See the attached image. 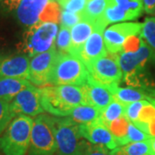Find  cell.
I'll return each mask as SVG.
<instances>
[{"label":"cell","instance_id":"obj_9","mask_svg":"<svg viewBox=\"0 0 155 155\" xmlns=\"http://www.w3.org/2000/svg\"><path fill=\"white\" fill-rule=\"evenodd\" d=\"M11 109L15 116H36L42 114L44 110L41 103L40 88L32 84L23 89L11 102Z\"/></svg>","mask_w":155,"mask_h":155},{"label":"cell","instance_id":"obj_33","mask_svg":"<svg viewBox=\"0 0 155 155\" xmlns=\"http://www.w3.org/2000/svg\"><path fill=\"white\" fill-rule=\"evenodd\" d=\"M152 138L149 134L141 130L137 127L134 123L129 122L128 128H127V140L128 142H139V141H145L148 140Z\"/></svg>","mask_w":155,"mask_h":155},{"label":"cell","instance_id":"obj_42","mask_svg":"<svg viewBox=\"0 0 155 155\" xmlns=\"http://www.w3.org/2000/svg\"><path fill=\"white\" fill-rule=\"evenodd\" d=\"M3 1H4V0H0V3H1V2H3Z\"/></svg>","mask_w":155,"mask_h":155},{"label":"cell","instance_id":"obj_38","mask_svg":"<svg viewBox=\"0 0 155 155\" xmlns=\"http://www.w3.org/2000/svg\"><path fill=\"white\" fill-rule=\"evenodd\" d=\"M21 1L22 0H4L3 2L5 5L6 8L10 10H14V9H17Z\"/></svg>","mask_w":155,"mask_h":155},{"label":"cell","instance_id":"obj_25","mask_svg":"<svg viewBox=\"0 0 155 155\" xmlns=\"http://www.w3.org/2000/svg\"><path fill=\"white\" fill-rule=\"evenodd\" d=\"M126 105L127 104H123L114 97L113 101L102 111L100 120L106 125L122 116H125Z\"/></svg>","mask_w":155,"mask_h":155},{"label":"cell","instance_id":"obj_39","mask_svg":"<svg viewBox=\"0 0 155 155\" xmlns=\"http://www.w3.org/2000/svg\"><path fill=\"white\" fill-rule=\"evenodd\" d=\"M147 133L152 138H155V120L147 124Z\"/></svg>","mask_w":155,"mask_h":155},{"label":"cell","instance_id":"obj_40","mask_svg":"<svg viewBox=\"0 0 155 155\" xmlns=\"http://www.w3.org/2000/svg\"><path fill=\"white\" fill-rule=\"evenodd\" d=\"M148 142H149L150 147H151L152 155H155V138H151L150 140H148Z\"/></svg>","mask_w":155,"mask_h":155},{"label":"cell","instance_id":"obj_8","mask_svg":"<svg viewBox=\"0 0 155 155\" xmlns=\"http://www.w3.org/2000/svg\"><path fill=\"white\" fill-rule=\"evenodd\" d=\"M58 54L59 51L54 48L48 52L30 58L28 81L34 84V85L41 87L49 84L50 75Z\"/></svg>","mask_w":155,"mask_h":155},{"label":"cell","instance_id":"obj_6","mask_svg":"<svg viewBox=\"0 0 155 155\" xmlns=\"http://www.w3.org/2000/svg\"><path fill=\"white\" fill-rule=\"evenodd\" d=\"M87 69L94 81L107 88L111 84H120L123 76L118 61V54L107 53L105 56L91 64Z\"/></svg>","mask_w":155,"mask_h":155},{"label":"cell","instance_id":"obj_10","mask_svg":"<svg viewBox=\"0 0 155 155\" xmlns=\"http://www.w3.org/2000/svg\"><path fill=\"white\" fill-rule=\"evenodd\" d=\"M142 23L122 22L116 23L104 31V41L108 53L119 54L122 52V45L129 36L141 32Z\"/></svg>","mask_w":155,"mask_h":155},{"label":"cell","instance_id":"obj_26","mask_svg":"<svg viewBox=\"0 0 155 155\" xmlns=\"http://www.w3.org/2000/svg\"><path fill=\"white\" fill-rule=\"evenodd\" d=\"M61 6L56 0H49L40 16L41 22L59 23L61 20Z\"/></svg>","mask_w":155,"mask_h":155},{"label":"cell","instance_id":"obj_11","mask_svg":"<svg viewBox=\"0 0 155 155\" xmlns=\"http://www.w3.org/2000/svg\"><path fill=\"white\" fill-rule=\"evenodd\" d=\"M79 133L91 144L104 147L107 149L114 150L118 147L110 129L100 120L84 125H78Z\"/></svg>","mask_w":155,"mask_h":155},{"label":"cell","instance_id":"obj_5","mask_svg":"<svg viewBox=\"0 0 155 155\" xmlns=\"http://www.w3.org/2000/svg\"><path fill=\"white\" fill-rule=\"evenodd\" d=\"M56 153L54 116L39 115L34 119L28 155H54Z\"/></svg>","mask_w":155,"mask_h":155},{"label":"cell","instance_id":"obj_18","mask_svg":"<svg viewBox=\"0 0 155 155\" xmlns=\"http://www.w3.org/2000/svg\"><path fill=\"white\" fill-rule=\"evenodd\" d=\"M95 29V23L81 18L80 22L71 28V46L68 54L78 56L84 45Z\"/></svg>","mask_w":155,"mask_h":155},{"label":"cell","instance_id":"obj_13","mask_svg":"<svg viewBox=\"0 0 155 155\" xmlns=\"http://www.w3.org/2000/svg\"><path fill=\"white\" fill-rule=\"evenodd\" d=\"M105 28L95 23V29L91 35L89 37L84 45L78 57L83 61L85 67H88L94 61L98 60L107 54L104 41V31Z\"/></svg>","mask_w":155,"mask_h":155},{"label":"cell","instance_id":"obj_32","mask_svg":"<svg viewBox=\"0 0 155 155\" xmlns=\"http://www.w3.org/2000/svg\"><path fill=\"white\" fill-rule=\"evenodd\" d=\"M64 11L80 14L85 8L88 0H56Z\"/></svg>","mask_w":155,"mask_h":155},{"label":"cell","instance_id":"obj_14","mask_svg":"<svg viewBox=\"0 0 155 155\" xmlns=\"http://www.w3.org/2000/svg\"><path fill=\"white\" fill-rule=\"evenodd\" d=\"M49 0H22L16 9V17L22 26L29 28L40 22V16Z\"/></svg>","mask_w":155,"mask_h":155},{"label":"cell","instance_id":"obj_23","mask_svg":"<svg viewBox=\"0 0 155 155\" xmlns=\"http://www.w3.org/2000/svg\"><path fill=\"white\" fill-rule=\"evenodd\" d=\"M128 124H129V121L125 116H122L115 121L106 124V126L113 134L118 147L129 143L127 140Z\"/></svg>","mask_w":155,"mask_h":155},{"label":"cell","instance_id":"obj_35","mask_svg":"<svg viewBox=\"0 0 155 155\" xmlns=\"http://www.w3.org/2000/svg\"><path fill=\"white\" fill-rule=\"evenodd\" d=\"M80 20H81L80 14L72 13V12H69L64 10L61 11V24L62 27L72 28L78 22H80Z\"/></svg>","mask_w":155,"mask_h":155},{"label":"cell","instance_id":"obj_28","mask_svg":"<svg viewBox=\"0 0 155 155\" xmlns=\"http://www.w3.org/2000/svg\"><path fill=\"white\" fill-rule=\"evenodd\" d=\"M70 46H71V29L61 26L56 38V49L62 54H68Z\"/></svg>","mask_w":155,"mask_h":155},{"label":"cell","instance_id":"obj_21","mask_svg":"<svg viewBox=\"0 0 155 155\" xmlns=\"http://www.w3.org/2000/svg\"><path fill=\"white\" fill-rule=\"evenodd\" d=\"M101 113L102 112L94 106L79 105L72 109L68 117L78 125H84L98 120Z\"/></svg>","mask_w":155,"mask_h":155},{"label":"cell","instance_id":"obj_3","mask_svg":"<svg viewBox=\"0 0 155 155\" xmlns=\"http://www.w3.org/2000/svg\"><path fill=\"white\" fill-rule=\"evenodd\" d=\"M88 76V69L79 57L59 52L50 75L49 84L81 86L86 83Z\"/></svg>","mask_w":155,"mask_h":155},{"label":"cell","instance_id":"obj_4","mask_svg":"<svg viewBox=\"0 0 155 155\" xmlns=\"http://www.w3.org/2000/svg\"><path fill=\"white\" fill-rule=\"evenodd\" d=\"M54 133L57 155H84L89 143L71 118L54 116Z\"/></svg>","mask_w":155,"mask_h":155},{"label":"cell","instance_id":"obj_16","mask_svg":"<svg viewBox=\"0 0 155 155\" xmlns=\"http://www.w3.org/2000/svg\"><path fill=\"white\" fill-rule=\"evenodd\" d=\"M56 92L62 104L70 112L72 109L79 105H89L85 91L83 86L63 84L55 85Z\"/></svg>","mask_w":155,"mask_h":155},{"label":"cell","instance_id":"obj_34","mask_svg":"<svg viewBox=\"0 0 155 155\" xmlns=\"http://www.w3.org/2000/svg\"><path fill=\"white\" fill-rule=\"evenodd\" d=\"M143 39L140 34L131 35L125 41L122 45V52L123 53H135L137 52L142 43Z\"/></svg>","mask_w":155,"mask_h":155},{"label":"cell","instance_id":"obj_36","mask_svg":"<svg viewBox=\"0 0 155 155\" xmlns=\"http://www.w3.org/2000/svg\"><path fill=\"white\" fill-rule=\"evenodd\" d=\"M84 155H111V153L104 147L98 145L88 144Z\"/></svg>","mask_w":155,"mask_h":155},{"label":"cell","instance_id":"obj_2","mask_svg":"<svg viewBox=\"0 0 155 155\" xmlns=\"http://www.w3.org/2000/svg\"><path fill=\"white\" fill-rule=\"evenodd\" d=\"M59 27L53 22H39L35 25L27 28L22 35L19 44L20 52L32 58L55 48V41Z\"/></svg>","mask_w":155,"mask_h":155},{"label":"cell","instance_id":"obj_15","mask_svg":"<svg viewBox=\"0 0 155 155\" xmlns=\"http://www.w3.org/2000/svg\"><path fill=\"white\" fill-rule=\"evenodd\" d=\"M85 91L89 105L94 106L101 112L114 99L110 91L104 85L94 81L89 74L86 83L82 85Z\"/></svg>","mask_w":155,"mask_h":155},{"label":"cell","instance_id":"obj_27","mask_svg":"<svg viewBox=\"0 0 155 155\" xmlns=\"http://www.w3.org/2000/svg\"><path fill=\"white\" fill-rule=\"evenodd\" d=\"M140 35L155 53V17H147L145 19L144 23H142Z\"/></svg>","mask_w":155,"mask_h":155},{"label":"cell","instance_id":"obj_20","mask_svg":"<svg viewBox=\"0 0 155 155\" xmlns=\"http://www.w3.org/2000/svg\"><path fill=\"white\" fill-rule=\"evenodd\" d=\"M32 84L25 78H0V99L11 103L19 92Z\"/></svg>","mask_w":155,"mask_h":155},{"label":"cell","instance_id":"obj_41","mask_svg":"<svg viewBox=\"0 0 155 155\" xmlns=\"http://www.w3.org/2000/svg\"><path fill=\"white\" fill-rule=\"evenodd\" d=\"M0 155H4V154H3V153H2V152H0Z\"/></svg>","mask_w":155,"mask_h":155},{"label":"cell","instance_id":"obj_24","mask_svg":"<svg viewBox=\"0 0 155 155\" xmlns=\"http://www.w3.org/2000/svg\"><path fill=\"white\" fill-rule=\"evenodd\" d=\"M107 7V0H88L83 12L80 13L81 18L96 22L103 17Z\"/></svg>","mask_w":155,"mask_h":155},{"label":"cell","instance_id":"obj_37","mask_svg":"<svg viewBox=\"0 0 155 155\" xmlns=\"http://www.w3.org/2000/svg\"><path fill=\"white\" fill-rule=\"evenodd\" d=\"M143 3V10L149 15L155 14V0H142Z\"/></svg>","mask_w":155,"mask_h":155},{"label":"cell","instance_id":"obj_1","mask_svg":"<svg viewBox=\"0 0 155 155\" xmlns=\"http://www.w3.org/2000/svg\"><path fill=\"white\" fill-rule=\"evenodd\" d=\"M34 120L19 115L9 124L0 136V151L4 155H26L28 153Z\"/></svg>","mask_w":155,"mask_h":155},{"label":"cell","instance_id":"obj_17","mask_svg":"<svg viewBox=\"0 0 155 155\" xmlns=\"http://www.w3.org/2000/svg\"><path fill=\"white\" fill-rule=\"evenodd\" d=\"M41 103L44 111L58 117L69 116L70 111L62 104L56 92L55 85H46L41 87Z\"/></svg>","mask_w":155,"mask_h":155},{"label":"cell","instance_id":"obj_12","mask_svg":"<svg viewBox=\"0 0 155 155\" xmlns=\"http://www.w3.org/2000/svg\"><path fill=\"white\" fill-rule=\"evenodd\" d=\"M29 61L30 58L22 53L8 55L0 54V78L28 79Z\"/></svg>","mask_w":155,"mask_h":155},{"label":"cell","instance_id":"obj_30","mask_svg":"<svg viewBox=\"0 0 155 155\" xmlns=\"http://www.w3.org/2000/svg\"><path fill=\"white\" fill-rule=\"evenodd\" d=\"M153 120H155V97H150L140 111L137 122L147 125Z\"/></svg>","mask_w":155,"mask_h":155},{"label":"cell","instance_id":"obj_29","mask_svg":"<svg viewBox=\"0 0 155 155\" xmlns=\"http://www.w3.org/2000/svg\"><path fill=\"white\" fill-rule=\"evenodd\" d=\"M16 117L11 109V103L0 99V134L4 133L11 121Z\"/></svg>","mask_w":155,"mask_h":155},{"label":"cell","instance_id":"obj_7","mask_svg":"<svg viewBox=\"0 0 155 155\" xmlns=\"http://www.w3.org/2000/svg\"><path fill=\"white\" fill-rule=\"evenodd\" d=\"M142 0H107V7L100 20L107 25L135 20L143 12Z\"/></svg>","mask_w":155,"mask_h":155},{"label":"cell","instance_id":"obj_31","mask_svg":"<svg viewBox=\"0 0 155 155\" xmlns=\"http://www.w3.org/2000/svg\"><path fill=\"white\" fill-rule=\"evenodd\" d=\"M148 100H140L128 104L125 107V117L129 122H135L138 121L139 115L142 108L146 105Z\"/></svg>","mask_w":155,"mask_h":155},{"label":"cell","instance_id":"obj_22","mask_svg":"<svg viewBox=\"0 0 155 155\" xmlns=\"http://www.w3.org/2000/svg\"><path fill=\"white\" fill-rule=\"evenodd\" d=\"M110 153L111 155H152V152L148 140H145L117 147Z\"/></svg>","mask_w":155,"mask_h":155},{"label":"cell","instance_id":"obj_19","mask_svg":"<svg viewBox=\"0 0 155 155\" xmlns=\"http://www.w3.org/2000/svg\"><path fill=\"white\" fill-rule=\"evenodd\" d=\"M108 89L110 91L113 97L123 104H128L140 100H148L150 97H153L147 91L143 89L132 86L121 87L119 86V84H111Z\"/></svg>","mask_w":155,"mask_h":155}]
</instances>
